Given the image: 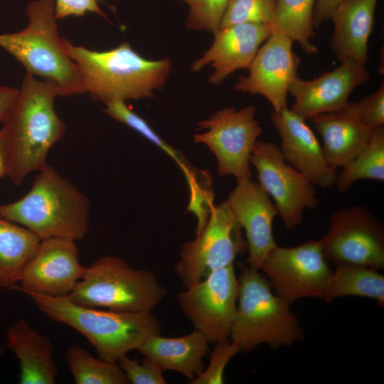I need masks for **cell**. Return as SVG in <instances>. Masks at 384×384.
I'll return each mask as SVG.
<instances>
[{"label":"cell","mask_w":384,"mask_h":384,"mask_svg":"<svg viewBox=\"0 0 384 384\" xmlns=\"http://www.w3.org/2000/svg\"><path fill=\"white\" fill-rule=\"evenodd\" d=\"M58 96L53 83L25 75L16 105L1 129L11 160L9 177L16 186L47 164L49 151L65 135V124L54 108Z\"/></svg>","instance_id":"cell-1"},{"label":"cell","mask_w":384,"mask_h":384,"mask_svg":"<svg viewBox=\"0 0 384 384\" xmlns=\"http://www.w3.org/2000/svg\"><path fill=\"white\" fill-rule=\"evenodd\" d=\"M63 45L79 69L85 92L104 103L151 97L172 70L169 58H144L128 42L104 51L74 45L65 38Z\"/></svg>","instance_id":"cell-2"},{"label":"cell","mask_w":384,"mask_h":384,"mask_svg":"<svg viewBox=\"0 0 384 384\" xmlns=\"http://www.w3.org/2000/svg\"><path fill=\"white\" fill-rule=\"evenodd\" d=\"M90 210L89 198L47 164L25 196L0 205V217L21 224L41 240L66 238L76 241L88 232Z\"/></svg>","instance_id":"cell-3"},{"label":"cell","mask_w":384,"mask_h":384,"mask_svg":"<svg viewBox=\"0 0 384 384\" xmlns=\"http://www.w3.org/2000/svg\"><path fill=\"white\" fill-rule=\"evenodd\" d=\"M24 293L48 318L82 334L100 358L107 361L117 363L161 331L159 320L152 311L99 310L76 304L69 296L53 297L31 292Z\"/></svg>","instance_id":"cell-4"},{"label":"cell","mask_w":384,"mask_h":384,"mask_svg":"<svg viewBox=\"0 0 384 384\" xmlns=\"http://www.w3.org/2000/svg\"><path fill=\"white\" fill-rule=\"evenodd\" d=\"M28 25L0 34V47L14 56L28 74L53 83L58 95L85 94L82 78L65 52L57 27L55 0H34L26 8Z\"/></svg>","instance_id":"cell-5"},{"label":"cell","mask_w":384,"mask_h":384,"mask_svg":"<svg viewBox=\"0 0 384 384\" xmlns=\"http://www.w3.org/2000/svg\"><path fill=\"white\" fill-rule=\"evenodd\" d=\"M304 336L290 305L274 292L267 277L258 270L242 267L230 335L240 352H248L261 344L272 348L291 346Z\"/></svg>","instance_id":"cell-6"},{"label":"cell","mask_w":384,"mask_h":384,"mask_svg":"<svg viewBox=\"0 0 384 384\" xmlns=\"http://www.w3.org/2000/svg\"><path fill=\"white\" fill-rule=\"evenodd\" d=\"M165 295L166 289L153 272L134 269L121 257L105 255L87 267L69 297L85 306L144 312L153 311Z\"/></svg>","instance_id":"cell-7"},{"label":"cell","mask_w":384,"mask_h":384,"mask_svg":"<svg viewBox=\"0 0 384 384\" xmlns=\"http://www.w3.org/2000/svg\"><path fill=\"white\" fill-rule=\"evenodd\" d=\"M241 229L227 201L213 207L204 228L181 248L175 270L185 288L233 264L247 250Z\"/></svg>","instance_id":"cell-8"},{"label":"cell","mask_w":384,"mask_h":384,"mask_svg":"<svg viewBox=\"0 0 384 384\" xmlns=\"http://www.w3.org/2000/svg\"><path fill=\"white\" fill-rule=\"evenodd\" d=\"M274 292L292 305L298 299H324L332 272L320 240H310L297 246L274 248L260 269Z\"/></svg>","instance_id":"cell-9"},{"label":"cell","mask_w":384,"mask_h":384,"mask_svg":"<svg viewBox=\"0 0 384 384\" xmlns=\"http://www.w3.org/2000/svg\"><path fill=\"white\" fill-rule=\"evenodd\" d=\"M320 242L326 260L335 265H359L376 270L384 267V227L364 206L336 210Z\"/></svg>","instance_id":"cell-10"},{"label":"cell","mask_w":384,"mask_h":384,"mask_svg":"<svg viewBox=\"0 0 384 384\" xmlns=\"http://www.w3.org/2000/svg\"><path fill=\"white\" fill-rule=\"evenodd\" d=\"M255 113L251 105L240 110L228 107L198 123L197 129L206 132L194 134L193 141L206 144L215 155L219 176L232 175L237 181L251 178L250 156L262 132Z\"/></svg>","instance_id":"cell-11"},{"label":"cell","mask_w":384,"mask_h":384,"mask_svg":"<svg viewBox=\"0 0 384 384\" xmlns=\"http://www.w3.org/2000/svg\"><path fill=\"white\" fill-rule=\"evenodd\" d=\"M238 279L233 264L218 269L177 294L183 314L210 343L230 339Z\"/></svg>","instance_id":"cell-12"},{"label":"cell","mask_w":384,"mask_h":384,"mask_svg":"<svg viewBox=\"0 0 384 384\" xmlns=\"http://www.w3.org/2000/svg\"><path fill=\"white\" fill-rule=\"evenodd\" d=\"M250 163L257 172L258 183L271 196L284 225L299 226L306 209L319 204L316 187L283 158L276 144L257 140L252 149Z\"/></svg>","instance_id":"cell-13"},{"label":"cell","mask_w":384,"mask_h":384,"mask_svg":"<svg viewBox=\"0 0 384 384\" xmlns=\"http://www.w3.org/2000/svg\"><path fill=\"white\" fill-rule=\"evenodd\" d=\"M293 43L284 35L272 33L256 53L249 75L239 78L235 90L264 96L274 112L287 107L288 90L298 77L301 62L292 50Z\"/></svg>","instance_id":"cell-14"},{"label":"cell","mask_w":384,"mask_h":384,"mask_svg":"<svg viewBox=\"0 0 384 384\" xmlns=\"http://www.w3.org/2000/svg\"><path fill=\"white\" fill-rule=\"evenodd\" d=\"M86 270L79 262L75 240L66 238L43 239L23 271L20 287L13 288L53 297L69 296Z\"/></svg>","instance_id":"cell-15"},{"label":"cell","mask_w":384,"mask_h":384,"mask_svg":"<svg viewBox=\"0 0 384 384\" xmlns=\"http://www.w3.org/2000/svg\"><path fill=\"white\" fill-rule=\"evenodd\" d=\"M370 77L365 65L349 59L313 80L297 77L288 90L294 98L290 110L304 120L338 110L348 102L351 92L366 83Z\"/></svg>","instance_id":"cell-16"},{"label":"cell","mask_w":384,"mask_h":384,"mask_svg":"<svg viewBox=\"0 0 384 384\" xmlns=\"http://www.w3.org/2000/svg\"><path fill=\"white\" fill-rule=\"evenodd\" d=\"M270 120L281 138L284 160L316 187L336 184L338 172L327 162L321 145L306 120L285 107L273 112Z\"/></svg>","instance_id":"cell-17"},{"label":"cell","mask_w":384,"mask_h":384,"mask_svg":"<svg viewBox=\"0 0 384 384\" xmlns=\"http://www.w3.org/2000/svg\"><path fill=\"white\" fill-rule=\"evenodd\" d=\"M227 202L245 232L248 266L260 270L267 255L277 246L272 233L277 209L260 183L250 178L238 180Z\"/></svg>","instance_id":"cell-18"},{"label":"cell","mask_w":384,"mask_h":384,"mask_svg":"<svg viewBox=\"0 0 384 384\" xmlns=\"http://www.w3.org/2000/svg\"><path fill=\"white\" fill-rule=\"evenodd\" d=\"M272 33L271 23H241L219 29L213 44L193 62L191 71L198 72L210 64L214 69L208 78L220 85L240 68L248 69L262 43Z\"/></svg>","instance_id":"cell-19"},{"label":"cell","mask_w":384,"mask_h":384,"mask_svg":"<svg viewBox=\"0 0 384 384\" xmlns=\"http://www.w3.org/2000/svg\"><path fill=\"white\" fill-rule=\"evenodd\" d=\"M310 120L322 139L327 162L336 169L354 159L368 144L374 131L362 119L353 102Z\"/></svg>","instance_id":"cell-20"},{"label":"cell","mask_w":384,"mask_h":384,"mask_svg":"<svg viewBox=\"0 0 384 384\" xmlns=\"http://www.w3.org/2000/svg\"><path fill=\"white\" fill-rule=\"evenodd\" d=\"M378 0H345L332 12L331 49L341 63L349 59L366 65L368 43Z\"/></svg>","instance_id":"cell-21"},{"label":"cell","mask_w":384,"mask_h":384,"mask_svg":"<svg viewBox=\"0 0 384 384\" xmlns=\"http://www.w3.org/2000/svg\"><path fill=\"white\" fill-rule=\"evenodd\" d=\"M6 346L18 361L19 383L53 384L58 368L50 339L20 319L6 330Z\"/></svg>","instance_id":"cell-22"},{"label":"cell","mask_w":384,"mask_h":384,"mask_svg":"<svg viewBox=\"0 0 384 384\" xmlns=\"http://www.w3.org/2000/svg\"><path fill=\"white\" fill-rule=\"evenodd\" d=\"M209 343L202 333L194 329L175 338L151 336L137 351L164 371H176L191 381L206 368L203 358L210 352Z\"/></svg>","instance_id":"cell-23"},{"label":"cell","mask_w":384,"mask_h":384,"mask_svg":"<svg viewBox=\"0 0 384 384\" xmlns=\"http://www.w3.org/2000/svg\"><path fill=\"white\" fill-rule=\"evenodd\" d=\"M41 241L25 227L0 218V287L16 286Z\"/></svg>","instance_id":"cell-24"},{"label":"cell","mask_w":384,"mask_h":384,"mask_svg":"<svg viewBox=\"0 0 384 384\" xmlns=\"http://www.w3.org/2000/svg\"><path fill=\"white\" fill-rule=\"evenodd\" d=\"M363 297L384 306V276L376 270L352 265H336L324 300L331 302L343 297Z\"/></svg>","instance_id":"cell-25"},{"label":"cell","mask_w":384,"mask_h":384,"mask_svg":"<svg viewBox=\"0 0 384 384\" xmlns=\"http://www.w3.org/2000/svg\"><path fill=\"white\" fill-rule=\"evenodd\" d=\"M316 0H276L272 33L285 36L297 41L309 55L317 52L311 42L315 36L313 24L314 7Z\"/></svg>","instance_id":"cell-26"},{"label":"cell","mask_w":384,"mask_h":384,"mask_svg":"<svg viewBox=\"0 0 384 384\" xmlns=\"http://www.w3.org/2000/svg\"><path fill=\"white\" fill-rule=\"evenodd\" d=\"M65 358L76 384L129 383L117 363L95 358L78 345L69 346Z\"/></svg>","instance_id":"cell-27"},{"label":"cell","mask_w":384,"mask_h":384,"mask_svg":"<svg viewBox=\"0 0 384 384\" xmlns=\"http://www.w3.org/2000/svg\"><path fill=\"white\" fill-rule=\"evenodd\" d=\"M384 181V127L374 129L366 146L343 166L336 185L340 192L348 191L360 179Z\"/></svg>","instance_id":"cell-28"},{"label":"cell","mask_w":384,"mask_h":384,"mask_svg":"<svg viewBox=\"0 0 384 384\" xmlns=\"http://www.w3.org/2000/svg\"><path fill=\"white\" fill-rule=\"evenodd\" d=\"M105 112L112 119L132 128L142 137L164 151L183 171L191 164L182 154L168 144L141 116L132 111L124 101L112 100L105 102Z\"/></svg>","instance_id":"cell-29"},{"label":"cell","mask_w":384,"mask_h":384,"mask_svg":"<svg viewBox=\"0 0 384 384\" xmlns=\"http://www.w3.org/2000/svg\"><path fill=\"white\" fill-rule=\"evenodd\" d=\"M190 190V201L187 211L197 218L196 235L204 228L213 205V193L211 178L208 171L194 166L184 172Z\"/></svg>","instance_id":"cell-30"},{"label":"cell","mask_w":384,"mask_h":384,"mask_svg":"<svg viewBox=\"0 0 384 384\" xmlns=\"http://www.w3.org/2000/svg\"><path fill=\"white\" fill-rule=\"evenodd\" d=\"M275 4L276 0H227L219 29L241 23H272Z\"/></svg>","instance_id":"cell-31"},{"label":"cell","mask_w":384,"mask_h":384,"mask_svg":"<svg viewBox=\"0 0 384 384\" xmlns=\"http://www.w3.org/2000/svg\"><path fill=\"white\" fill-rule=\"evenodd\" d=\"M189 6L186 26L194 30H206L213 35L219 29L227 0H180Z\"/></svg>","instance_id":"cell-32"},{"label":"cell","mask_w":384,"mask_h":384,"mask_svg":"<svg viewBox=\"0 0 384 384\" xmlns=\"http://www.w3.org/2000/svg\"><path fill=\"white\" fill-rule=\"evenodd\" d=\"M238 352H240L238 346L230 339L216 343L215 348L210 353L208 366L190 383H223L225 369L230 360Z\"/></svg>","instance_id":"cell-33"},{"label":"cell","mask_w":384,"mask_h":384,"mask_svg":"<svg viewBox=\"0 0 384 384\" xmlns=\"http://www.w3.org/2000/svg\"><path fill=\"white\" fill-rule=\"evenodd\" d=\"M117 363L125 373L129 383L165 384L164 370L152 361L144 358L142 363L125 356Z\"/></svg>","instance_id":"cell-34"},{"label":"cell","mask_w":384,"mask_h":384,"mask_svg":"<svg viewBox=\"0 0 384 384\" xmlns=\"http://www.w3.org/2000/svg\"><path fill=\"white\" fill-rule=\"evenodd\" d=\"M362 119L373 129L384 125L383 81L373 93L353 102Z\"/></svg>","instance_id":"cell-35"},{"label":"cell","mask_w":384,"mask_h":384,"mask_svg":"<svg viewBox=\"0 0 384 384\" xmlns=\"http://www.w3.org/2000/svg\"><path fill=\"white\" fill-rule=\"evenodd\" d=\"M55 11L57 20L68 16H82L87 12L106 18L97 0H55Z\"/></svg>","instance_id":"cell-36"},{"label":"cell","mask_w":384,"mask_h":384,"mask_svg":"<svg viewBox=\"0 0 384 384\" xmlns=\"http://www.w3.org/2000/svg\"><path fill=\"white\" fill-rule=\"evenodd\" d=\"M19 89L0 85V123L11 115L18 97Z\"/></svg>","instance_id":"cell-37"},{"label":"cell","mask_w":384,"mask_h":384,"mask_svg":"<svg viewBox=\"0 0 384 384\" xmlns=\"http://www.w3.org/2000/svg\"><path fill=\"white\" fill-rule=\"evenodd\" d=\"M345 0H316L313 14L314 27L318 28L326 21L331 18L334 10Z\"/></svg>","instance_id":"cell-38"},{"label":"cell","mask_w":384,"mask_h":384,"mask_svg":"<svg viewBox=\"0 0 384 384\" xmlns=\"http://www.w3.org/2000/svg\"><path fill=\"white\" fill-rule=\"evenodd\" d=\"M11 172V160L9 151L0 129V178L9 176Z\"/></svg>","instance_id":"cell-39"},{"label":"cell","mask_w":384,"mask_h":384,"mask_svg":"<svg viewBox=\"0 0 384 384\" xmlns=\"http://www.w3.org/2000/svg\"><path fill=\"white\" fill-rule=\"evenodd\" d=\"M3 353H4V349L2 348V347H1V346L0 344V358L2 356Z\"/></svg>","instance_id":"cell-40"}]
</instances>
